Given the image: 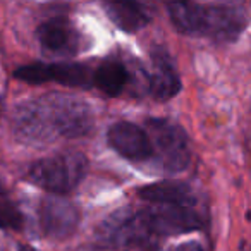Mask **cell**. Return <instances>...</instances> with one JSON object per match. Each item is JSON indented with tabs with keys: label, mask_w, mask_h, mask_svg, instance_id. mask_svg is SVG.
I'll return each instance as SVG.
<instances>
[{
	"label": "cell",
	"mask_w": 251,
	"mask_h": 251,
	"mask_svg": "<svg viewBox=\"0 0 251 251\" xmlns=\"http://www.w3.org/2000/svg\"><path fill=\"white\" fill-rule=\"evenodd\" d=\"M14 76L29 84H42L47 81H55L66 86H90L91 84V73L83 64L35 62L16 69Z\"/></svg>",
	"instance_id": "52a82bcc"
},
{
	"label": "cell",
	"mask_w": 251,
	"mask_h": 251,
	"mask_svg": "<svg viewBox=\"0 0 251 251\" xmlns=\"http://www.w3.org/2000/svg\"><path fill=\"white\" fill-rule=\"evenodd\" d=\"M148 138L153 155L169 172H181L191 162V147L182 127L167 119L148 121Z\"/></svg>",
	"instance_id": "5b68a950"
},
{
	"label": "cell",
	"mask_w": 251,
	"mask_h": 251,
	"mask_svg": "<svg viewBox=\"0 0 251 251\" xmlns=\"http://www.w3.org/2000/svg\"><path fill=\"white\" fill-rule=\"evenodd\" d=\"M148 84H150V93L157 100H169L176 97L181 90V77L171 55L165 50L155 49L151 52V69Z\"/></svg>",
	"instance_id": "8fae6325"
},
{
	"label": "cell",
	"mask_w": 251,
	"mask_h": 251,
	"mask_svg": "<svg viewBox=\"0 0 251 251\" xmlns=\"http://www.w3.org/2000/svg\"><path fill=\"white\" fill-rule=\"evenodd\" d=\"M25 226V217L18 205L7 200H0V229L21 230Z\"/></svg>",
	"instance_id": "9a60e30c"
},
{
	"label": "cell",
	"mask_w": 251,
	"mask_h": 251,
	"mask_svg": "<svg viewBox=\"0 0 251 251\" xmlns=\"http://www.w3.org/2000/svg\"><path fill=\"white\" fill-rule=\"evenodd\" d=\"M98 239L115 250L151 248L157 236L151 230L143 210L122 208L108 215L98 227Z\"/></svg>",
	"instance_id": "277c9868"
},
{
	"label": "cell",
	"mask_w": 251,
	"mask_h": 251,
	"mask_svg": "<svg viewBox=\"0 0 251 251\" xmlns=\"http://www.w3.org/2000/svg\"><path fill=\"white\" fill-rule=\"evenodd\" d=\"M4 193V184H2V181H0V195Z\"/></svg>",
	"instance_id": "ac0fdd59"
},
{
	"label": "cell",
	"mask_w": 251,
	"mask_h": 251,
	"mask_svg": "<svg viewBox=\"0 0 251 251\" xmlns=\"http://www.w3.org/2000/svg\"><path fill=\"white\" fill-rule=\"evenodd\" d=\"M91 251H97V250H91Z\"/></svg>",
	"instance_id": "d6986e66"
},
{
	"label": "cell",
	"mask_w": 251,
	"mask_h": 251,
	"mask_svg": "<svg viewBox=\"0 0 251 251\" xmlns=\"http://www.w3.org/2000/svg\"><path fill=\"white\" fill-rule=\"evenodd\" d=\"M21 251H36V250H33V248H29V246H23Z\"/></svg>",
	"instance_id": "e0dca14e"
},
{
	"label": "cell",
	"mask_w": 251,
	"mask_h": 251,
	"mask_svg": "<svg viewBox=\"0 0 251 251\" xmlns=\"http://www.w3.org/2000/svg\"><path fill=\"white\" fill-rule=\"evenodd\" d=\"M86 171V157L79 151H67L35 162L29 167L28 179L52 195H66L79 186Z\"/></svg>",
	"instance_id": "3957f363"
},
{
	"label": "cell",
	"mask_w": 251,
	"mask_h": 251,
	"mask_svg": "<svg viewBox=\"0 0 251 251\" xmlns=\"http://www.w3.org/2000/svg\"><path fill=\"white\" fill-rule=\"evenodd\" d=\"M174 26L184 35L205 36L219 42H232L246 28V12L236 4H191L169 5Z\"/></svg>",
	"instance_id": "7a4b0ae2"
},
{
	"label": "cell",
	"mask_w": 251,
	"mask_h": 251,
	"mask_svg": "<svg viewBox=\"0 0 251 251\" xmlns=\"http://www.w3.org/2000/svg\"><path fill=\"white\" fill-rule=\"evenodd\" d=\"M145 217L157 237L195 230L201 226L195 201L193 203H153L143 208Z\"/></svg>",
	"instance_id": "8992f818"
},
{
	"label": "cell",
	"mask_w": 251,
	"mask_h": 251,
	"mask_svg": "<svg viewBox=\"0 0 251 251\" xmlns=\"http://www.w3.org/2000/svg\"><path fill=\"white\" fill-rule=\"evenodd\" d=\"M176 251H203V250H201V246L196 243H184V244H181Z\"/></svg>",
	"instance_id": "2e32d148"
},
{
	"label": "cell",
	"mask_w": 251,
	"mask_h": 251,
	"mask_svg": "<svg viewBox=\"0 0 251 251\" xmlns=\"http://www.w3.org/2000/svg\"><path fill=\"white\" fill-rule=\"evenodd\" d=\"M140 198L148 201L150 205L153 203H193L191 189L186 188L184 184L179 182H158V184H150L140 189Z\"/></svg>",
	"instance_id": "5bb4252c"
},
{
	"label": "cell",
	"mask_w": 251,
	"mask_h": 251,
	"mask_svg": "<svg viewBox=\"0 0 251 251\" xmlns=\"http://www.w3.org/2000/svg\"><path fill=\"white\" fill-rule=\"evenodd\" d=\"M79 210L69 200L50 196L38 206V224L43 236L52 239H66L76 232L79 226Z\"/></svg>",
	"instance_id": "ba28073f"
},
{
	"label": "cell",
	"mask_w": 251,
	"mask_h": 251,
	"mask_svg": "<svg viewBox=\"0 0 251 251\" xmlns=\"http://www.w3.org/2000/svg\"><path fill=\"white\" fill-rule=\"evenodd\" d=\"M110 21L117 28L127 33H136L143 29L150 21V16L143 5L134 2H107L103 4Z\"/></svg>",
	"instance_id": "4fadbf2b"
},
{
	"label": "cell",
	"mask_w": 251,
	"mask_h": 251,
	"mask_svg": "<svg viewBox=\"0 0 251 251\" xmlns=\"http://www.w3.org/2000/svg\"><path fill=\"white\" fill-rule=\"evenodd\" d=\"M38 42L49 55H74L84 49V42L77 28L66 18H52L38 28Z\"/></svg>",
	"instance_id": "9c48e42d"
},
{
	"label": "cell",
	"mask_w": 251,
	"mask_h": 251,
	"mask_svg": "<svg viewBox=\"0 0 251 251\" xmlns=\"http://www.w3.org/2000/svg\"><path fill=\"white\" fill-rule=\"evenodd\" d=\"M93 127V110L88 103L67 95H45L19 105L12 129L25 143L43 145L57 138H79Z\"/></svg>",
	"instance_id": "6da1fadb"
},
{
	"label": "cell",
	"mask_w": 251,
	"mask_h": 251,
	"mask_svg": "<svg viewBox=\"0 0 251 251\" xmlns=\"http://www.w3.org/2000/svg\"><path fill=\"white\" fill-rule=\"evenodd\" d=\"M91 83L107 97H119L129 84V71L119 59H107L91 74Z\"/></svg>",
	"instance_id": "7c38bea8"
},
{
	"label": "cell",
	"mask_w": 251,
	"mask_h": 251,
	"mask_svg": "<svg viewBox=\"0 0 251 251\" xmlns=\"http://www.w3.org/2000/svg\"><path fill=\"white\" fill-rule=\"evenodd\" d=\"M0 251H2V250H0Z\"/></svg>",
	"instance_id": "ffe728a7"
},
{
	"label": "cell",
	"mask_w": 251,
	"mask_h": 251,
	"mask_svg": "<svg viewBox=\"0 0 251 251\" xmlns=\"http://www.w3.org/2000/svg\"><path fill=\"white\" fill-rule=\"evenodd\" d=\"M107 138L108 145L124 158H129L133 162H141L153 157L148 133L141 129L140 126L133 124V122H117V124H114L108 129Z\"/></svg>",
	"instance_id": "30bf717a"
}]
</instances>
